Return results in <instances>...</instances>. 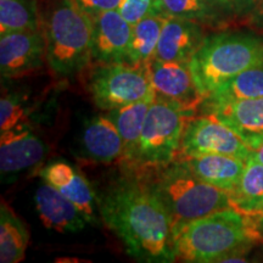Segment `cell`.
Returning a JSON list of instances; mask_svg holds the SVG:
<instances>
[{"label":"cell","instance_id":"cell-28","mask_svg":"<svg viewBox=\"0 0 263 263\" xmlns=\"http://www.w3.org/2000/svg\"><path fill=\"white\" fill-rule=\"evenodd\" d=\"M226 17L252 14L258 0H207Z\"/></svg>","mask_w":263,"mask_h":263},{"label":"cell","instance_id":"cell-14","mask_svg":"<svg viewBox=\"0 0 263 263\" xmlns=\"http://www.w3.org/2000/svg\"><path fill=\"white\" fill-rule=\"evenodd\" d=\"M203 111L232 128L251 150L263 144V98L213 105Z\"/></svg>","mask_w":263,"mask_h":263},{"label":"cell","instance_id":"cell-23","mask_svg":"<svg viewBox=\"0 0 263 263\" xmlns=\"http://www.w3.org/2000/svg\"><path fill=\"white\" fill-rule=\"evenodd\" d=\"M167 16L155 15L141 20L133 26L128 62L150 64L155 59L157 44Z\"/></svg>","mask_w":263,"mask_h":263},{"label":"cell","instance_id":"cell-10","mask_svg":"<svg viewBox=\"0 0 263 263\" xmlns=\"http://www.w3.org/2000/svg\"><path fill=\"white\" fill-rule=\"evenodd\" d=\"M45 57L43 29L0 35V72L3 78L21 77L41 68Z\"/></svg>","mask_w":263,"mask_h":263},{"label":"cell","instance_id":"cell-18","mask_svg":"<svg viewBox=\"0 0 263 263\" xmlns=\"http://www.w3.org/2000/svg\"><path fill=\"white\" fill-rule=\"evenodd\" d=\"M178 160L182 161L202 182L224 190L229 195L238 185L246 162L245 160L238 157L218 155V154L183 157Z\"/></svg>","mask_w":263,"mask_h":263},{"label":"cell","instance_id":"cell-3","mask_svg":"<svg viewBox=\"0 0 263 263\" xmlns=\"http://www.w3.org/2000/svg\"><path fill=\"white\" fill-rule=\"evenodd\" d=\"M93 17L74 0H50L42 20L45 57L52 73L71 77L93 62Z\"/></svg>","mask_w":263,"mask_h":263},{"label":"cell","instance_id":"cell-4","mask_svg":"<svg viewBox=\"0 0 263 263\" xmlns=\"http://www.w3.org/2000/svg\"><path fill=\"white\" fill-rule=\"evenodd\" d=\"M190 66L206 98L229 78L250 68L263 67V33L221 31L207 35Z\"/></svg>","mask_w":263,"mask_h":263},{"label":"cell","instance_id":"cell-15","mask_svg":"<svg viewBox=\"0 0 263 263\" xmlns=\"http://www.w3.org/2000/svg\"><path fill=\"white\" fill-rule=\"evenodd\" d=\"M34 201L47 228L61 233H77L89 223L71 200L44 180L35 190Z\"/></svg>","mask_w":263,"mask_h":263},{"label":"cell","instance_id":"cell-12","mask_svg":"<svg viewBox=\"0 0 263 263\" xmlns=\"http://www.w3.org/2000/svg\"><path fill=\"white\" fill-rule=\"evenodd\" d=\"M48 153L45 141L26 124L3 132L0 137L2 174L22 172L42 162Z\"/></svg>","mask_w":263,"mask_h":263},{"label":"cell","instance_id":"cell-25","mask_svg":"<svg viewBox=\"0 0 263 263\" xmlns=\"http://www.w3.org/2000/svg\"><path fill=\"white\" fill-rule=\"evenodd\" d=\"M161 6L167 17L189 20L209 28H221L228 18L207 0H161Z\"/></svg>","mask_w":263,"mask_h":263},{"label":"cell","instance_id":"cell-7","mask_svg":"<svg viewBox=\"0 0 263 263\" xmlns=\"http://www.w3.org/2000/svg\"><path fill=\"white\" fill-rule=\"evenodd\" d=\"M87 88L97 106L110 111L154 94L150 64L112 62L97 64L88 77Z\"/></svg>","mask_w":263,"mask_h":263},{"label":"cell","instance_id":"cell-2","mask_svg":"<svg viewBox=\"0 0 263 263\" xmlns=\"http://www.w3.org/2000/svg\"><path fill=\"white\" fill-rule=\"evenodd\" d=\"M259 242L255 218L233 207L173 228L176 261L245 262V252Z\"/></svg>","mask_w":263,"mask_h":263},{"label":"cell","instance_id":"cell-5","mask_svg":"<svg viewBox=\"0 0 263 263\" xmlns=\"http://www.w3.org/2000/svg\"><path fill=\"white\" fill-rule=\"evenodd\" d=\"M153 172L144 182L166 207L174 226L233 207L228 193L202 182L180 160Z\"/></svg>","mask_w":263,"mask_h":263},{"label":"cell","instance_id":"cell-8","mask_svg":"<svg viewBox=\"0 0 263 263\" xmlns=\"http://www.w3.org/2000/svg\"><path fill=\"white\" fill-rule=\"evenodd\" d=\"M251 153L252 150L232 128L215 115L205 114L192 117L186 123L178 159L218 154L246 161Z\"/></svg>","mask_w":263,"mask_h":263},{"label":"cell","instance_id":"cell-27","mask_svg":"<svg viewBox=\"0 0 263 263\" xmlns=\"http://www.w3.org/2000/svg\"><path fill=\"white\" fill-rule=\"evenodd\" d=\"M117 10L132 26L149 16L163 15L161 0H122Z\"/></svg>","mask_w":263,"mask_h":263},{"label":"cell","instance_id":"cell-17","mask_svg":"<svg viewBox=\"0 0 263 263\" xmlns=\"http://www.w3.org/2000/svg\"><path fill=\"white\" fill-rule=\"evenodd\" d=\"M81 145L84 156L91 162L110 164L123 160L122 137L106 114L85 121L81 134Z\"/></svg>","mask_w":263,"mask_h":263},{"label":"cell","instance_id":"cell-30","mask_svg":"<svg viewBox=\"0 0 263 263\" xmlns=\"http://www.w3.org/2000/svg\"><path fill=\"white\" fill-rule=\"evenodd\" d=\"M252 18L256 25L263 27V0H258L257 5L252 11Z\"/></svg>","mask_w":263,"mask_h":263},{"label":"cell","instance_id":"cell-24","mask_svg":"<svg viewBox=\"0 0 263 263\" xmlns=\"http://www.w3.org/2000/svg\"><path fill=\"white\" fill-rule=\"evenodd\" d=\"M42 29L37 0H0V35Z\"/></svg>","mask_w":263,"mask_h":263},{"label":"cell","instance_id":"cell-26","mask_svg":"<svg viewBox=\"0 0 263 263\" xmlns=\"http://www.w3.org/2000/svg\"><path fill=\"white\" fill-rule=\"evenodd\" d=\"M27 110L22 99L15 94H3L0 100V130L6 132L26 124Z\"/></svg>","mask_w":263,"mask_h":263},{"label":"cell","instance_id":"cell-13","mask_svg":"<svg viewBox=\"0 0 263 263\" xmlns=\"http://www.w3.org/2000/svg\"><path fill=\"white\" fill-rule=\"evenodd\" d=\"M207 37L205 26L189 20L167 17L157 44L155 59L192 62Z\"/></svg>","mask_w":263,"mask_h":263},{"label":"cell","instance_id":"cell-32","mask_svg":"<svg viewBox=\"0 0 263 263\" xmlns=\"http://www.w3.org/2000/svg\"><path fill=\"white\" fill-rule=\"evenodd\" d=\"M255 222H256V227H257V230H258L259 235H261L262 241H263V213L261 216L256 217Z\"/></svg>","mask_w":263,"mask_h":263},{"label":"cell","instance_id":"cell-16","mask_svg":"<svg viewBox=\"0 0 263 263\" xmlns=\"http://www.w3.org/2000/svg\"><path fill=\"white\" fill-rule=\"evenodd\" d=\"M39 174L44 182L71 200L81 210L88 222L93 223L97 219V196L87 178L71 164L64 161H55L45 166Z\"/></svg>","mask_w":263,"mask_h":263},{"label":"cell","instance_id":"cell-9","mask_svg":"<svg viewBox=\"0 0 263 263\" xmlns=\"http://www.w3.org/2000/svg\"><path fill=\"white\" fill-rule=\"evenodd\" d=\"M150 73L156 98L170 101L196 116L205 101V95L194 77L190 62L154 59L150 62Z\"/></svg>","mask_w":263,"mask_h":263},{"label":"cell","instance_id":"cell-20","mask_svg":"<svg viewBox=\"0 0 263 263\" xmlns=\"http://www.w3.org/2000/svg\"><path fill=\"white\" fill-rule=\"evenodd\" d=\"M230 200L233 209L252 218L263 213V163L252 153L246 160L238 185L230 194Z\"/></svg>","mask_w":263,"mask_h":263},{"label":"cell","instance_id":"cell-29","mask_svg":"<svg viewBox=\"0 0 263 263\" xmlns=\"http://www.w3.org/2000/svg\"><path fill=\"white\" fill-rule=\"evenodd\" d=\"M76 4L91 17H97L101 12L117 10L122 0H74Z\"/></svg>","mask_w":263,"mask_h":263},{"label":"cell","instance_id":"cell-19","mask_svg":"<svg viewBox=\"0 0 263 263\" xmlns=\"http://www.w3.org/2000/svg\"><path fill=\"white\" fill-rule=\"evenodd\" d=\"M154 100H155V93L141 100L106 111L108 118L115 123L122 137L124 144L123 161H126L128 164H132L136 157L144 123Z\"/></svg>","mask_w":263,"mask_h":263},{"label":"cell","instance_id":"cell-31","mask_svg":"<svg viewBox=\"0 0 263 263\" xmlns=\"http://www.w3.org/2000/svg\"><path fill=\"white\" fill-rule=\"evenodd\" d=\"M252 155H254L259 162L263 163V144H261L258 147H256L255 150H252Z\"/></svg>","mask_w":263,"mask_h":263},{"label":"cell","instance_id":"cell-6","mask_svg":"<svg viewBox=\"0 0 263 263\" xmlns=\"http://www.w3.org/2000/svg\"><path fill=\"white\" fill-rule=\"evenodd\" d=\"M194 115L170 101L156 98L151 104L130 166L154 171L168 166L179 157L185 126Z\"/></svg>","mask_w":263,"mask_h":263},{"label":"cell","instance_id":"cell-11","mask_svg":"<svg viewBox=\"0 0 263 263\" xmlns=\"http://www.w3.org/2000/svg\"><path fill=\"white\" fill-rule=\"evenodd\" d=\"M91 57L95 64L128 61L133 26L118 10H108L93 18Z\"/></svg>","mask_w":263,"mask_h":263},{"label":"cell","instance_id":"cell-22","mask_svg":"<svg viewBox=\"0 0 263 263\" xmlns=\"http://www.w3.org/2000/svg\"><path fill=\"white\" fill-rule=\"evenodd\" d=\"M28 230L21 218L4 201L0 206V262L17 263L25 258Z\"/></svg>","mask_w":263,"mask_h":263},{"label":"cell","instance_id":"cell-1","mask_svg":"<svg viewBox=\"0 0 263 263\" xmlns=\"http://www.w3.org/2000/svg\"><path fill=\"white\" fill-rule=\"evenodd\" d=\"M100 215L141 262H174L173 221L159 197L141 180L124 179L98 200Z\"/></svg>","mask_w":263,"mask_h":263},{"label":"cell","instance_id":"cell-21","mask_svg":"<svg viewBox=\"0 0 263 263\" xmlns=\"http://www.w3.org/2000/svg\"><path fill=\"white\" fill-rule=\"evenodd\" d=\"M257 98H263V67L250 68L224 81L207 95L202 106Z\"/></svg>","mask_w":263,"mask_h":263}]
</instances>
